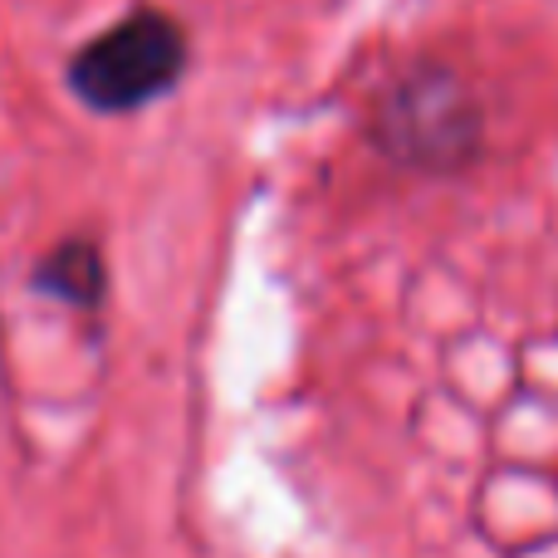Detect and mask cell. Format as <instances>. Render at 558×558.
I'll list each match as a JSON object with an SVG mask.
<instances>
[{
    "mask_svg": "<svg viewBox=\"0 0 558 558\" xmlns=\"http://www.w3.org/2000/svg\"><path fill=\"white\" fill-rule=\"evenodd\" d=\"M373 143L412 172H461L481 153V108L451 69L412 64L377 98Z\"/></svg>",
    "mask_w": 558,
    "mask_h": 558,
    "instance_id": "obj_1",
    "label": "cell"
},
{
    "mask_svg": "<svg viewBox=\"0 0 558 558\" xmlns=\"http://www.w3.org/2000/svg\"><path fill=\"white\" fill-rule=\"evenodd\" d=\"M186 29L167 10H133L69 59V88L94 113H133L172 94L186 74Z\"/></svg>",
    "mask_w": 558,
    "mask_h": 558,
    "instance_id": "obj_2",
    "label": "cell"
},
{
    "mask_svg": "<svg viewBox=\"0 0 558 558\" xmlns=\"http://www.w3.org/2000/svg\"><path fill=\"white\" fill-rule=\"evenodd\" d=\"M39 284L49 294L69 299V304H98V294H104V260H98L94 245L69 241L39 265Z\"/></svg>",
    "mask_w": 558,
    "mask_h": 558,
    "instance_id": "obj_3",
    "label": "cell"
}]
</instances>
